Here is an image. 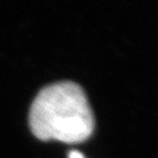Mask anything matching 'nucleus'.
I'll return each instance as SVG.
<instances>
[{"label": "nucleus", "instance_id": "f257e3e1", "mask_svg": "<svg viewBox=\"0 0 158 158\" xmlns=\"http://www.w3.org/2000/svg\"><path fill=\"white\" fill-rule=\"evenodd\" d=\"M29 128L41 141L81 143L94 132L95 118L85 90L63 81L45 87L29 110Z\"/></svg>", "mask_w": 158, "mask_h": 158}, {"label": "nucleus", "instance_id": "f03ea898", "mask_svg": "<svg viewBox=\"0 0 158 158\" xmlns=\"http://www.w3.org/2000/svg\"><path fill=\"white\" fill-rule=\"evenodd\" d=\"M68 157L69 158H85L82 153L79 152V151H75V150H74V151H70Z\"/></svg>", "mask_w": 158, "mask_h": 158}]
</instances>
